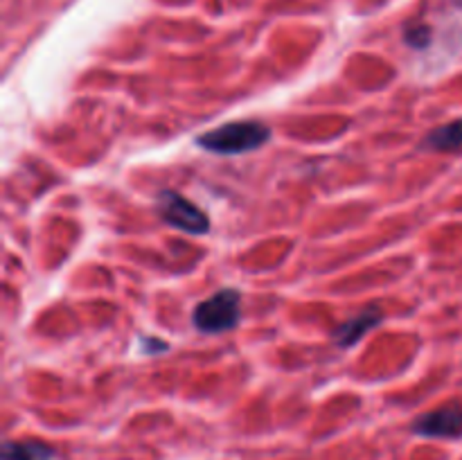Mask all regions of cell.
I'll return each mask as SVG.
<instances>
[{
	"label": "cell",
	"instance_id": "obj_1",
	"mask_svg": "<svg viewBox=\"0 0 462 460\" xmlns=\"http://www.w3.org/2000/svg\"><path fill=\"white\" fill-rule=\"evenodd\" d=\"M271 140V129L255 120L226 122L217 129L197 135V144L206 152L217 156H242V153L255 152L264 147Z\"/></svg>",
	"mask_w": 462,
	"mask_h": 460
},
{
	"label": "cell",
	"instance_id": "obj_2",
	"mask_svg": "<svg viewBox=\"0 0 462 460\" xmlns=\"http://www.w3.org/2000/svg\"><path fill=\"white\" fill-rule=\"evenodd\" d=\"M242 318V293L237 289H219L192 311V325L201 334H226Z\"/></svg>",
	"mask_w": 462,
	"mask_h": 460
},
{
	"label": "cell",
	"instance_id": "obj_3",
	"mask_svg": "<svg viewBox=\"0 0 462 460\" xmlns=\"http://www.w3.org/2000/svg\"><path fill=\"white\" fill-rule=\"evenodd\" d=\"M156 212L165 224L174 225L188 235H206L210 230V219H208L206 212L176 189H161L158 192Z\"/></svg>",
	"mask_w": 462,
	"mask_h": 460
},
{
	"label": "cell",
	"instance_id": "obj_4",
	"mask_svg": "<svg viewBox=\"0 0 462 460\" xmlns=\"http://www.w3.org/2000/svg\"><path fill=\"white\" fill-rule=\"evenodd\" d=\"M413 431L422 437H460L462 436V400L449 401L436 410L420 415Z\"/></svg>",
	"mask_w": 462,
	"mask_h": 460
},
{
	"label": "cell",
	"instance_id": "obj_5",
	"mask_svg": "<svg viewBox=\"0 0 462 460\" xmlns=\"http://www.w3.org/2000/svg\"><path fill=\"white\" fill-rule=\"evenodd\" d=\"M382 320H383L382 307L377 305L364 307V309L356 311L352 318H347L346 323H341L337 329H334L332 341L337 343L338 347H343V350H350V347H355L356 343H361V338L368 336L374 327H379Z\"/></svg>",
	"mask_w": 462,
	"mask_h": 460
},
{
	"label": "cell",
	"instance_id": "obj_6",
	"mask_svg": "<svg viewBox=\"0 0 462 460\" xmlns=\"http://www.w3.org/2000/svg\"><path fill=\"white\" fill-rule=\"evenodd\" d=\"M422 149L438 153H458L462 152V117L447 124L436 126L429 131L422 140Z\"/></svg>",
	"mask_w": 462,
	"mask_h": 460
},
{
	"label": "cell",
	"instance_id": "obj_7",
	"mask_svg": "<svg viewBox=\"0 0 462 460\" xmlns=\"http://www.w3.org/2000/svg\"><path fill=\"white\" fill-rule=\"evenodd\" d=\"M0 460H54V449L39 440H7Z\"/></svg>",
	"mask_w": 462,
	"mask_h": 460
},
{
	"label": "cell",
	"instance_id": "obj_8",
	"mask_svg": "<svg viewBox=\"0 0 462 460\" xmlns=\"http://www.w3.org/2000/svg\"><path fill=\"white\" fill-rule=\"evenodd\" d=\"M431 27L424 23H411L404 30V41L413 50H427L431 45Z\"/></svg>",
	"mask_w": 462,
	"mask_h": 460
},
{
	"label": "cell",
	"instance_id": "obj_9",
	"mask_svg": "<svg viewBox=\"0 0 462 460\" xmlns=\"http://www.w3.org/2000/svg\"><path fill=\"white\" fill-rule=\"evenodd\" d=\"M140 345H143L144 354H149V356L158 354V352L170 350V345H167L162 338H156V336H140Z\"/></svg>",
	"mask_w": 462,
	"mask_h": 460
},
{
	"label": "cell",
	"instance_id": "obj_10",
	"mask_svg": "<svg viewBox=\"0 0 462 460\" xmlns=\"http://www.w3.org/2000/svg\"><path fill=\"white\" fill-rule=\"evenodd\" d=\"M454 3H456V5H458V7H462V0H454Z\"/></svg>",
	"mask_w": 462,
	"mask_h": 460
}]
</instances>
